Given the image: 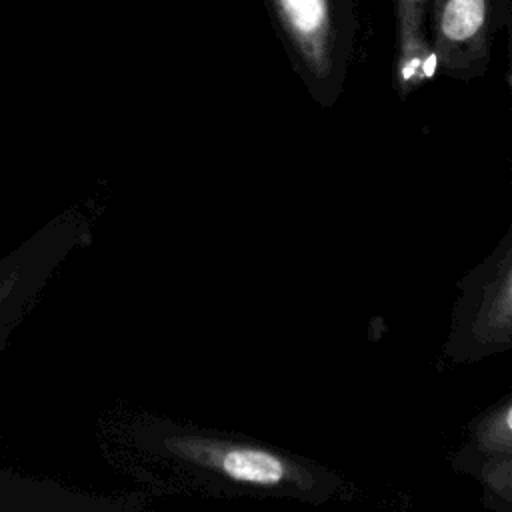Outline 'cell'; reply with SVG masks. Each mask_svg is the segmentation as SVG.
<instances>
[{
	"instance_id": "3957f363",
	"label": "cell",
	"mask_w": 512,
	"mask_h": 512,
	"mask_svg": "<svg viewBox=\"0 0 512 512\" xmlns=\"http://www.w3.org/2000/svg\"><path fill=\"white\" fill-rule=\"evenodd\" d=\"M512 20V0H426L436 70L454 80L484 76L496 34Z\"/></svg>"
},
{
	"instance_id": "6da1fadb",
	"label": "cell",
	"mask_w": 512,
	"mask_h": 512,
	"mask_svg": "<svg viewBox=\"0 0 512 512\" xmlns=\"http://www.w3.org/2000/svg\"><path fill=\"white\" fill-rule=\"evenodd\" d=\"M264 6L306 90L316 102L334 104L356 52V0H264Z\"/></svg>"
},
{
	"instance_id": "277c9868",
	"label": "cell",
	"mask_w": 512,
	"mask_h": 512,
	"mask_svg": "<svg viewBox=\"0 0 512 512\" xmlns=\"http://www.w3.org/2000/svg\"><path fill=\"white\" fill-rule=\"evenodd\" d=\"M512 332V268L510 248L484 266L476 284L464 298L462 318L454 336L464 342V352H494L510 346Z\"/></svg>"
},
{
	"instance_id": "7a4b0ae2",
	"label": "cell",
	"mask_w": 512,
	"mask_h": 512,
	"mask_svg": "<svg viewBox=\"0 0 512 512\" xmlns=\"http://www.w3.org/2000/svg\"><path fill=\"white\" fill-rule=\"evenodd\" d=\"M152 446V450L162 452L208 480H218L244 492L318 496L326 482L320 470L260 444L200 432L162 430L156 434Z\"/></svg>"
},
{
	"instance_id": "8992f818",
	"label": "cell",
	"mask_w": 512,
	"mask_h": 512,
	"mask_svg": "<svg viewBox=\"0 0 512 512\" xmlns=\"http://www.w3.org/2000/svg\"><path fill=\"white\" fill-rule=\"evenodd\" d=\"M512 432H510V402L484 414L478 420L474 432V450L486 458L490 456H510Z\"/></svg>"
},
{
	"instance_id": "5b68a950",
	"label": "cell",
	"mask_w": 512,
	"mask_h": 512,
	"mask_svg": "<svg viewBox=\"0 0 512 512\" xmlns=\"http://www.w3.org/2000/svg\"><path fill=\"white\" fill-rule=\"evenodd\" d=\"M394 86L406 98L436 76V60L426 26V0H392Z\"/></svg>"
}]
</instances>
